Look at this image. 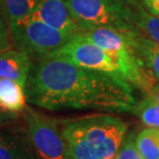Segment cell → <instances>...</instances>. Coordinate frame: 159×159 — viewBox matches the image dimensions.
Segmentation results:
<instances>
[{
	"instance_id": "20",
	"label": "cell",
	"mask_w": 159,
	"mask_h": 159,
	"mask_svg": "<svg viewBox=\"0 0 159 159\" xmlns=\"http://www.w3.org/2000/svg\"><path fill=\"white\" fill-rule=\"evenodd\" d=\"M152 13L159 16V0H144Z\"/></svg>"
},
{
	"instance_id": "22",
	"label": "cell",
	"mask_w": 159,
	"mask_h": 159,
	"mask_svg": "<svg viewBox=\"0 0 159 159\" xmlns=\"http://www.w3.org/2000/svg\"><path fill=\"white\" fill-rule=\"evenodd\" d=\"M110 159H119V157H118V154H116L115 156H113V157L110 158Z\"/></svg>"
},
{
	"instance_id": "6",
	"label": "cell",
	"mask_w": 159,
	"mask_h": 159,
	"mask_svg": "<svg viewBox=\"0 0 159 159\" xmlns=\"http://www.w3.org/2000/svg\"><path fill=\"white\" fill-rule=\"evenodd\" d=\"M47 57H59L84 68L121 74L114 57L80 32Z\"/></svg>"
},
{
	"instance_id": "11",
	"label": "cell",
	"mask_w": 159,
	"mask_h": 159,
	"mask_svg": "<svg viewBox=\"0 0 159 159\" xmlns=\"http://www.w3.org/2000/svg\"><path fill=\"white\" fill-rule=\"evenodd\" d=\"M134 40L141 59L155 78L159 80V44L141 30L134 33Z\"/></svg>"
},
{
	"instance_id": "3",
	"label": "cell",
	"mask_w": 159,
	"mask_h": 159,
	"mask_svg": "<svg viewBox=\"0 0 159 159\" xmlns=\"http://www.w3.org/2000/svg\"><path fill=\"white\" fill-rule=\"evenodd\" d=\"M67 6L80 32L96 27L123 31L138 29L135 11L122 0H67Z\"/></svg>"
},
{
	"instance_id": "16",
	"label": "cell",
	"mask_w": 159,
	"mask_h": 159,
	"mask_svg": "<svg viewBox=\"0 0 159 159\" xmlns=\"http://www.w3.org/2000/svg\"><path fill=\"white\" fill-rule=\"evenodd\" d=\"M68 149L69 159H101L96 150L84 140L76 138H64Z\"/></svg>"
},
{
	"instance_id": "1",
	"label": "cell",
	"mask_w": 159,
	"mask_h": 159,
	"mask_svg": "<svg viewBox=\"0 0 159 159\" xmlns=\"http://www.w3.org/2000/svg\"><path fill=\"white\" fill-rule=\"evenodd\" d=\"M25 93L30 104L48 110L130 112L137 103L130 82L119 73L84 68L59 57L31 67Z\"/></svg>"
},
{
	"instance_id": "13",
	"label": "cell",
	"mask_w": 159,
	"mask_h": 159,
	"mask_svg": "<svg viewBox=\"0 0 159 159\" xmlns=\"http://www.w3.org/2000/svg\"><path fill=\"white\" fill-rule=\"evenodd\" d=\"M130 112L135 115L146 126L159 130V103L150 97H146L135 103Z\"/></svg>"
},
{
	"instance_id": "4",
	"label": "cell",
	"mask_w": 159,
	"mask_h": 159,
	"mask_svg": "<svg viewBox=\"0 0 159 159\" xmlns=\"http://www.w3.org/2000/svg\"><path fill=\"white\" fill-rule=\"evenodd\" d=\"M8 27L18 49L40 59L49 57L76 35L54 28L33 15Z\"/></svg>"
},
{
	"instance_id": "2",
	"label": "cell",
	"mask_w": 159,
	"mask_h": 159,
	"mask_svg": "<svg viewBox=\"0 0 159 159\" xmlns=\"http://www.w3.org/2000/svg\"><path fill=\"white\" fill-rule=\"evenodd\" d=\"M63 138H76L87 142L101 159L118 154L127 133V124L113 115L89 116L63 121Z\"/></svg>"
},
{
	"instance_id": "14",
	"label": "cell",
	"mask_w": 159,
	"mask_h": 159,
	"mask_svg": "<svg viewBox=\"0 0 159 159\" xmlns=\"http://www.w3.org/2000/svg\"><path fill=\"white\" fill-rule=\"evenodd\" d=\"M135 145L144 159H159V130L148 127L135 137Z\"/></svg>"
},
{
	"instance_id": "9",
	"label": "cell",
	"mask_w": 159,
	"mask_h": 159,
	"mask_svg": "<svg viewBox=\"0 0 159 159\" xmlns=\"http://www.w3.org/2000/svg\"><path fill=\"white\" fill-rule=\"evenodd\" d=\"M0 159H36L28 136L17 129L0 130Z\"/></svg>"
},
{
	"instance_id": "12",
	"label": "cell",
	"mask_w": 159,
	"mask_h": 159,
	"mask_svg": "<svg viewBox=\"0 0 159 159\" xmlns=\"http://www.w3.org/2000/svg\"><path fill=\"white\" fill-rule=\"evenodd\" d=\"M42 0H3L8 25H13L34 13Z\"/></svg>"
},
{
	"instance_id": "21",
	"label": "cell",
	"mask_w": 159,
	"mask_h": 159,
	"mask_svg": "<svg viewBox=\"0 0 159 159\" xmlns=\"http://www.w3.org/2000/svg\"><path fill=\"white\" fill-rule=\"evenodd\" d=\"M148 97L152 98L154 101H156L157 103H159V82H156L152 86V89L146 93Z\"/></svg>"
},
{
	"instance_id": "10",
	"label": "cell",
	"mask_w": 159,
	"mask_h": 159,
	"mask_svg": "<svg viewBox=\"0 0 159 159\" xmlns=\"http://www.w3.org/2000/svg\"><path fill=\"white\" fill-rule=\"evenodd\" d=\"M25 89L17 81L0 79V107L9 112L19 113L26 109Z\"/></svg>"
},
{
	"instance_id": "5",
	"label": "cell",
	"mask_w": 159,
	"mask_h": 159,
	"mask_svg": "<svg viewBox=\"0 0 159 159\" xmlns=\"http://www.w3.org/2000/svg\"><path fill=\"white\" fill-rule=\"evenodd\" d=\"M27 136L42 159H69L66 141L59 128V120L27 108L24 114Z\"/></svg>"
},
{
	"instance_id": "19",
	"label": "cell",
	"mask_w": 159,
	"mask_h": 159,
	"mask_svg": "<svg viewBox=\"0 0 159 159\" xmlns=\"http://www.w3.org/2000/svg\"><path fill=\"white\" fill-rule=\"evenodd\" d=\"M15 120H17V113L9 112L0 107V126L8 125Z\"/></svg>"
},
{
	"instance_id": "7",
	"label": "cell",
	"mask_w": 159,
	"mask_h": 159,
	"mask_svg": "<svg viewBox=\"0 0 159 159\" xmlns=\"http://www.w3.org/2000/svg\"><path fill=\"white\" fill-rule=\"evenodd\" d=\"M33 16L54 28L69 34H77L79 27L70 16L67 0H42Z\"/></svg>"
},
{
	"instance_id": "8",
	"label": "cell",
	"mask_w": 159,
	"mask_h": 159,
	"mask_svg": "<svg viewBox=\"0 0 159 159\" xmlns=\"http://www.w3.org/2000/svg\"><path fill=\"white\" fill-rule=\"evenodd\" d=\"M31 67L28 53L19 49H7L0 55V79L17 81L25 89Z\"/></svg>"
},
{
	"instance_id": "18",
	"label": "cell",
	"mask_w": 159,
	"mask_h": 159,
	"mask_svg": "<svg viewBox=\"0 0 159 159\" xmlns=\"http://www.w3.org/2000/svg\"><path fill=\"white\" fill-rule=\"evenodd\" d=\"M11 31L9 27L6 26V24L0 16V55L7 50L11 46Z\"/></svg>"
},
{
	"instance_id": "15",
	"label": "cell",
	"mask_w": 159,
	"mask_h": 159,
	"mask_svg": "<svg viewBox=\"0 0 159 159\" xmlns=\"http://www.w3.org/2000/svg\"><path fill=\"white\" fill-rule=\"evenodd\" d=\"M135 24L144 34L159 44V16L148 12L141 5L137 4Z\"/></svg>"
},
{
	"instance_id": "17",
	"label": "cell",
	"mask_w": 159,
	"mask_h": 159,
	"mask_svg": "<svg viewBox=\"0 0 159 159\" xmlns=\"http://www.w3.org/2000/svg\"><path fill=\"white\" fill-rule=\"evenodd\" d=\"M119 159H144L138 152L137 145H135V137L133 134H130L126 138V141L123 142L119 152H118Z\"/></svg>"
}]
</instances>
